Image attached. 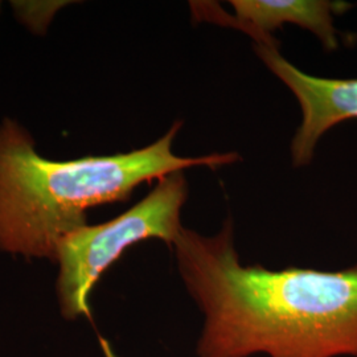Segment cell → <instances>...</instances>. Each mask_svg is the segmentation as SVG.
I'll return each instance as SVG.
<instances>
[{
    "instance_id": "obj_1",
    "label": "cell",
    "mask_w": 357,
    "mask_h": 357,
    "mask_svg": "<svg viewBox=\"0 0 357 357\" xmlns=\"http://www.w3.org/2000/svg\"><path fill=\"white\" fill-rule=\"evenodd\" d=\"M172 246L205 315L199 356H357V265L335 273L243 266L230 218L213 237L183 228Z\"/></svg>"
},
{
    "instance_id": "obj_2",
    "label": "cell",
    "mask_w": 357,
    "mask_h": 357,
    "mask_svg": "<svg viewBox=\"0 0 357 357\" xmlns=\"http://www.w3.org/2000/svg\"><path fill=\"white\" fill-rule=\"evenodd\" d=\"M172 128L153 144L128 153L47 160L26 130L13 121L0 126V250L56 261L60 241L86 225V209L125 202L141 183L190 167L234 163V153L180 158Z\"/></svg>"
},
{
    "instance_id": "obj_3",
    "label": "cell",
    "mask_w": 357,
    "mask_h": 357,
    "mask_svg": "<svg viewBox=\"0 0 357 357\" xmlns=\"http://www.w3.org/2000/svg\"><path fill=\"white\" fill-rule=\"evenodd\" d=\"M185 200V178L181 171L174 172L121 216L101 225H85L64 237L56 261L60 264L57 291L65 318L89 317L93 286L128 246L149 238L174 245L183 230L180 211Z\"/></svg>"
},
{
    "instance_id": "obj_4",
    "label": "cell",
    "mask_w": 357,
    "mask_h": 357,
    "mask_svg": "<svg viewBox=\"0 0 357 357\" xmlns=\"http://www.w3.org/2000/svg\"><path fill=\"white\" fill-rule=\"evenodd\" d=\"M255 52L291 89L303 112L293 144L294 165H308L314 149L327 130L349 118H357L356 79H333L310 76L284 60L277 44H257Z\"/></svg>"
},
{
    "instance_id": "obj_5",
    "label": "cell",
    "mask_w": 357,
    "mask_h": 357,
    "mask_svg": "<svg viewBox=\"0 0 357 357\" xmlns=\"http://www.w3.org/2000/svg\"><path fill=\"white\" fill-rule=\"evenodd\" d=\"M231 23L255 38L257 44H277L270 32L293 23L315 33L327 50L337 48L333 16L349 8L343 1L323 0H234Z\"/></svg>"
}]
</instances>
